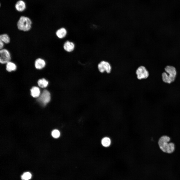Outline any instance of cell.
I'll return each instance as SVG.
<instances>
[{"label":"cell","mask_w":180,"mask_h":180,"mask_svg":"<svg viewBox=\"0 0 180 180\" xmlns=\"http://www.w3.org/2000/svg\"><path fill=\"white\" fill-rule=\"evenodd\" d=\"M111 142L110 139L107 137L103 138L101 141L102 145L105 147H108L110 146L111 144Z\"/></svg>","instance_id":"9a60e30c"},{"label":"cell","mask_w":180,"mask_h":180,"mask_svg":"<svg viewBox=\"0 0 180 180\" xmlns=\"http://www.w3.org/2000/svg\"><path fill=\"white\" fill-rule=\"evenodd\" d=\"M15 7L17 11L22 12L25 10L26 6V4L24 1L20 0L16 2Z\"/></svg>","instance_id":"8fae6325"},{"label":"cell","mask_w":180,"mask_h":180,"mask_svg":"<svg viewBox=\"0 0 180 180\" xmlns=\"http://www.w3.org/2000/svg\"><path fill=\"white\" fill-rule=\"evenodd\" d=\"M4 43L1 41L0 40V50L4 48Z\"/></svg>","instance_id":"d6986e66"},{"label":"cell","mask_w":180,"mask_h":180,"mask_svg":"<svg viewBox=\"0 0 180 180\" xmlns=\"http://www.w3.org/2000/svg\"><path fill=\"white\" fill-rule=\"evenodd\" d=\"M30 92L31 94L33 97H38L40 95V90L37 87H33L30 90Z\"/></svg>","instance_id":"4fadbf2b"},{"label":"cell","mask_w":180,"mask_h":180,"mask_svg":"<svg viewBox=\"0 0 180 180\" xmlns=\"http://www.w3.org/2000/svg\"><path fill=\"white\" fill-rule=\"evenodd\" d=\"M170 138L164 136L161 137L158 141V144L160 149L164 152L168 153L172 152L174 150V145L172 142H169Z\"/></svg>","instance_id":"7a4b0ae2"},{"label":"cell","mask_w":180,"mask_h":180,"mask_svg":"<svg viewBox=\"0 0 180 180\" xmlns=\"http://www.w3.org/2000/svg\"><path fill=\"white\" fill-rule=\"evenodd\" d=\"M46 63L44 60L40 58H37L34 62V66L38 69H41L45 66Z\"/></svg>","instance_id":"30bf717a"},{"label":"cell","mask_w":180,"mask_h":180,"mask_svg":"<svg viewBox=\"0 0 180 180\" xmlns=\"http://www.w3.org/2000/svg\"><path fill=\"white\" fill-rule=\"evenodd\" d=\"M0 40L4 43L8 44L10 42V38L8 34H3L0 35Z\"/></svg>","instance_id":"5bb4252c"},{"label":"cell","mask_w":180,"mask_h":180,"mask_svg":"<svg viewBox=\"0 0 180 180\" xmlns=\"http://www.w3.org/2000/svg\"><path fill=\"white\" fill-rule=\"evenodd\" d=\"M99 72L101 73L110 74L112 70V66L110 62L107 61L102 60L100 62L98 66Z\"/></svg>","instance_id":"5b68a950"},{"label":"cell","mask_w":180,"mask_h":180,"mask_svg":"<svg viewBox=\"0 0 180 180\" xmlns=\"http://www.w3.org/2000/svg\"><path fill=\"white\" fill-rule=\"evenodd\" d=\"M32 24V21L29 18L22 16L20 17L17 22V27L19 30L27 32L30 30Z\"/></svg>","instance_id":"3957f363"},{"label":"cell","mask_w":180,"mask_h":180,"mask_svg":"<svg viewBox=\"0 0 180 180\" xmlns=\"http://www.w3.org/2000/svg\"><path fill=\"white\" fill-rule=\"evenodd\" d=\"M38 82L39 86L42 88L46 87L48 84V82L44 78L40 79Z\"/></svg>","instance_id":"2e32d148"},{"label":"cell","mask_w":180,"mask_h":180,"mask_svg":"<svg viewBox=\"0 0 180 180\" xmlns=\"http://www.w3.org/2000/svg\"><path fill=\"white\" fill-rule=\"evenodd\" d=\"M136 77L139 80L147 79L150 76L149 72L146 67L143 65L138 66L135 71Z\"/></svg>","instance_id":"277c9868"},{"label":"cell","mask_w":180,"mask_h":180,"mask_svg":"<svg viewBox=\"0 0 180 180\" xmlns=\"http://www.w3.org/2000/svg\"><path fill=\"white\" fill-rule=\"evenodd\" d=\"M67 33L66 29L64 27H62L56 30V34L58 38L62 39L66 36Z\"/></svg>","instance_id":"9c48e42d"},{"label":"cell","mask_w":180,"mask_h":180,"mask_svg":"<svg viewBox=\"0 0 180 180\" xmlns=\"http://www.w3.org/2000/svg\"><path fill=\"white\" fill-rule=\"evenodd\" d=\"M11 56L9 51L6 48L0 50V62L2 64H6L10 61Z\"/></svg>","instance_id":"8992f818"},{"label":"cell","mask_w":180,"mask_h":180,"mask_svg":"<svg viewBox=\"0 0 180 180\" xmlns=\"http://www.w3.org/2000/svg\"><path fill=\"white\" fill-rule=\"evenodd\" d=\"M63 48L66 52L70 53L72 52L74 50L75 45L74 42L72 41L67 40L63 44Z\"/></svg>","instance_id":"ba28073f"},{"label":"cell","mask_w":180,"mask_h":180,"mask_svg":"<svg viewBox=\"0 0 180 180\" xmlns=\"http://www.w3.org/2000/svg\"><path fill=\"white\" fill-rule=\"evenodd\" d=\"M21 177L22 180H29L31 178L32 175L29 172H26L23 174Z\"/></svg>","instance_id":"e0dca14e"},{"label":"cell","mask_w":180,"mask_h":180,"mask_svg":"<svg viewBox=\"0 0 180 180\" xmlns=\"http://www.w3.org/2000/svg\"><path fill=\"white\" fill-rule=\"evenodd\" d=\"M16 68V64L10 61L6 64V69L9 72L14 71Z\"/></svg>","instance_id":"7c38bea8"},{"label":"cell","mask_w":180,"mask_h":180,"mask_svg":"<svg viewBox=\"0 0 180 180\" xmlns=\"http://www.w3.org/2000/svg\"><path fill=\"white\" fill-rule=\"evenodd\" d=\"M38 97V100L43 106H45L48 103L50 99V93L46 90H44Z\"/></svg>","instance_id":"52a82bcc"},{"label":"cell","mask_w":180,"mask_h":180,"mask_svg":"<svg viewBox=\"0 0 180 180\" xmlns=\"http://www.w3.org/2000/svg\"><path fill=\"white\" fill-rule=\"evenodd\" d=\"M165 72L162 74L163 81L166 83L170 84L174 81L177 75V71L174 66L168 65L164 68Z\"/></svg>","instance_id":"6da1fadb"},{"label":"cell","mask_w":180,"mask_h":180,"mask_svg":"<svg viewBox=\"0 0 180 180\" xmlns=\"http://www.w3.org/2000/svg\"><path fill=\"white\" fill-rule=\"evenodd\" d=\"M51 134L53 138H58L60 136V133L58 130L56 129L52 131Z\"/></svg>","instance_id":"ac0fdd59"}]
</instances>
